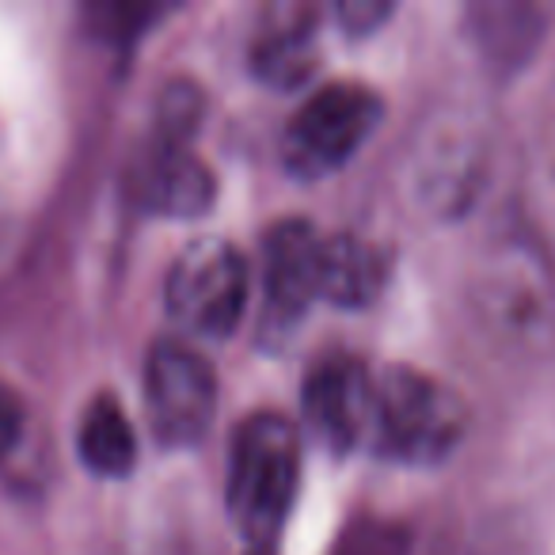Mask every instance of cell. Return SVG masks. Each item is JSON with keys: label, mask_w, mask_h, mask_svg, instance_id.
Wrapping results in <instances>:
<instances>
[{"label": "cell", "mask_w": 555, "mask_h": 555, "mask_svg": "<svg viewBox=\"0 0 555 555\" xmlns=\"http://www.w3.org/2000/svg\"><path fill=\"white\" fill-rule=\"evenodd\" d=\"M301 483V438L274 411L244 418L229 449V514L247 547H274Z\"/></svg>", "instance_id": "1"}, {"label": "cell", "mask_w": 555, "mask_h": 555, "mask_svg": "<svg viewBox=\"0 0 555 555\" xmlns=\"http://www.w3.org/2000/svg\"><path fill=\"white\" fill-rule=\"evenodd\" d=\"M464 403L438 377L392 365L373 377L370 441L400 464H438L464 438Z\"/></svg>", "instance_id": "2"}, {"label": "cell", "mask_w": 555, "mask_h": 555, "mask_svg": "<svg viewBox=\"0 0 555 555\" xmlns=\"http://www.w3.org/2000/svg\"><path fill=\"white\" fill-rule=\"evenodd\" d=\"M164 305L179 327L206 339H229L247 305L244 255L229 240H194L168 270Z\"/></svg>", "instance_id": "3"}, {"label": "cell", "mask_w": 555, "mask_h": 555, "mask_svg": "<svg viewBox=\"0 0 555 555\" xmlns=\"http://www.w3.org/2000/svg\"><path fill=\"white\" fill-rule=\"evenodd\" d=\"M380 118L377 92L362 85H327L301 103L286 126L282 156L301 179H324L339 171L362 149Z\"/></svg>", "instance_id": "4"}, {"label": "cell", "mask_w": 555, "mask_h": 555, "mask_svg": "<svg viewBox=\"0 0 555 555\" xmlns=\"http://www.w3.org/2000/svg\"><path fill=\"white\" fill-rule=\"evenodd\" d=\"M145 408L168 446H191L217 411V377L194 347L179 339L153 343L145 358Z\"/></svg>", "instance_id": "5"}, {"label": "cell", "mask_w": 555, "mask_h": 555, "mask_svg": "<svg viewBox=\"0 0 555 555\" xmlns=\"http://www.w3.org/2000/svg\"><path fill=\"white\" fill-rule=\"evenodd\" d=\"M301 408L309 430L327 449L343 453L370 438L373 415V377L358 358L327 354L309 370L301 385Z\"/></svg>", "instance_id": "6"}, {"label": "cell", "mask_w": 555, "mask_h": 555, "mask_svg": "<svg viewBox=\"0 0 555 555\" xmlns=\"http://www.w3.org/2000/svg\"><path fill=\"white\" fill-rule=\"evenodd\" d=\"M320 247L324 236L309 221H282L262 244V289L267 312L278 324H294L320 297Z\"/></svg>", "instance_id": "7"}, {"label": "cell", "mask_w": 555, "mask_h": 555, "mask_svg": "<svg viewBox=\"0 0 555 555\" xmlns=\"http://www.w3.org/2000/svg\"><path fill=\"white\" fill-rule=\"evenodd\" d=\"M133 186L138 198L164 217H198L214 202L209 168L191 153L186 141L171 138H156V145L141 156Z\"/></svg>", "instance_id": "8"}, {"label": "cell", "mask_w": 555, "mask_h": 555, "mask_svg": "<svg viewBox=\"0 0 555 555\" xmlns=\"http://www.w3.org/2000/svg\"><path fill=\"white\" fill-rule=\"evenodd\" d=\"M388 255L358 236H324L320 247V297L343 309H362L385 289Z\"/></svg>", "instance_id": "9"}, {"label": "cell", "mask_w": 555, "mask_h": 555, "mask_svg": "<svg viewBox=\"0 0 555 555\" xmlns=\"http://www.w3.org/2000/svg\"><path fill=\"white\" fill-rule=\"evenodd\" d=\"M487 309L502 327L514 335H532L547 327V278L544 270H532L525 251L509 259H494L487 270Z\"/></svg>", "instance_id": "10"}, {"label": "cell", "mask_w": 555, "mask_h": 555, "mask_svg": "<svg viewBox=\"0 0 555 555\" xmlns=\"http://www.w3.org/2000/svg\"><path fill=\"white\" fill-rule=\"evenodd\" d=\"M77 449L80 461L95 476H126L138 461V434H133L126 411L111 396H95L85 408L77 426Z\"/></svg>", "instance_id": "11"}, {"label": "cell", "mask_w": 555, "mask_h": 555, "mask_svg": "<svg viewBox=\"0 0 555 555\" xmlns=\"http://www.w3.org/2000/svg\"><path fill=\"white\" fill-rule=\"evenodd\" d=\"M255 73L278 88H294L317 69V35L309 20H289V12L278 16L274 27L262 31V39L251 50Z\"/></svg>", "instance_id": "12"}, {"label": "cell", "mask_w": 555, "mask_h": 555, "mask_svg": "<svg viewBox=\"0 0 555 555\" xmlns=\"http://www.w3.org/2000/svg\"><path fill=\"white\" fill-rule=\"evenodd\" d=\"M332 555H408V532L392 521H358L343 532Z\"/></svg>", "instance_id": "13"}, {"label": "cell", "mask_w": 555, "mask_h": 555, "mask_svg": "<svg viewBox=\"0 0 555 555\" xmlns=\"http://www.w3.org/2000/svg\"><path fill=\"white\" fill-rule=\"evenodd\" d=\"M20 434H24V403L9 385H0V461L16 449Z\"/></svg>", "instance_id": "14"}, {"label": "cell", "mask_w": 555, "mask_h": 555, "mask_svg": "<svg viewBox=\"0 0 555 555\" xmlns=\"http://www.w3.org/2000/svg\"><path fill=\"white\" fill-rule=\"evenodd\" d=\"M476 555H529V544L517 529H487V540L476 544Z\"/></svg>", "instance_id": "15"}, {"label": "cell", "mask_w": 555, "mask_h": 555, "mask_svg": "<svg viewBox=\"0 0 555 555\" xmlns=\"http://www.w3.org/2000/svg\"><path fill=\"white\" fill-rule=\"evenodd\" d=\"M247 555H274V547H247Z\"/></svg>", "instance_id": "16"}]
</instances>
